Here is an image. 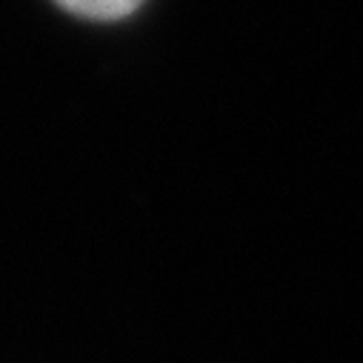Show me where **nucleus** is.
<instances>
[{
    "label": "nucleus",
    "instance_id": "nucleus-1",
    "mask_svg": "<svg viewBox=\"0 0 363 363\" xmlns=\"http://www.w3.org/2000/svg\"><path fill=\"white\" fill-rule=\"evenodd\" d=\"M55 4L89 21H118L135 12L143 0H55Z\"/></svg>",
    "mask_w": 363,
    "mask_h": 363
}]
</instances>
